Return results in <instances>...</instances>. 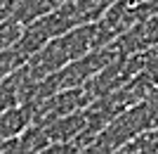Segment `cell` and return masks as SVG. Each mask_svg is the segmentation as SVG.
Instances as JSON below:
<instances>
[{
    "label": "cell",
    "instance_id": "cell-1",
    "mask_svg": "<svg viewBox=\"0 0 158 154\" xmlns=\"http://www.w3.org/2000/svg\"><path fill=\"white\" fill-rule=\"evenodd\" d=\"M92 104V97L87 95V90H80V88H66V90H59V93L50 95L35 107V119L33 123H50V121L59 119V116H66L71 112H78V109H85Z\"/></svg>",
    "mask_w": 158,
    "mask_h": 154
},
{
    "label": "cell",
    "instance_id": "cell-2",
    "mask_svg": "<svg viewBox=\"0 0 158 154\" xmlns=\"http://www.w3.org/2000/svg\"><path fill=\"white\" fill-rule=\"evenodd\" d=\"M85 126H87V107L71 112L66 116H59L50 123H43L50 142H76L83 135Z\"/></svg>",
    "mask_w": 158,
    "mask_h": 154
},
{
    "label": "cell",
    "instance_id": "cell-3",
    "mask_svg": "<svg viewBox=\"0 0 158 154\" xmlns=\"http://www.w3.org/2000/svg\"><path fill=\"white\" fill-rule=\"evenodd\" d=\"M40 154H78L76 142H50Z\"/></svg>",
    "mask_w": 158,
    "mask_h": 154
}]
</instances>
